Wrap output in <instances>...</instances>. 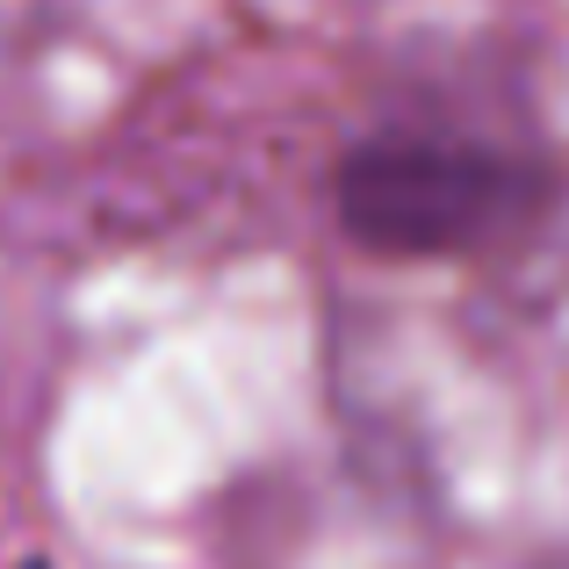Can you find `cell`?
<instances>
[{"instance_id": "1", "label": "cell", "mask_w": 569, "mask_h": 569, "mask_svg": "<svg viewBox=\"0 0 569 569\" xmlns=\"http://www.w3.org/2000/svg\"><path fill=\"white\" fill-rule=\"evenodd\" d=\"M541 173L519 152L432 123L368 130L332 173L339 231L376 260H455L533 217Z\"/></svg>"}, {"instance_id": "2", "label": "cell", "mask_w": 569, "mask_h": 569, "mask_svg": "<svg viewBox=\"0 0 569 569\" xmlns=\"http://www.w3.org/2000/svg\"><path fill=\"white\" fill-rule=\"evenodd\" d=\"M548 569H569V556H562V562H548Z\"/></svg>"}]
</instances>
